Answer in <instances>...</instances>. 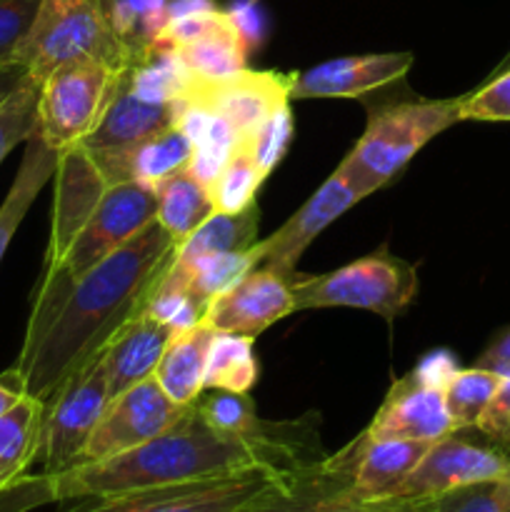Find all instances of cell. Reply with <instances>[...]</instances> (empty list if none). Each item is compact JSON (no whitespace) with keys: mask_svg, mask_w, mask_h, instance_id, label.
I'll return each mask as SVG.
<instances>
[{"mask_svg":"<svg viewBox=\"0 0 510 512\" xmlns=\"http://www.w3.org/2000/svg\"><path fill=\"white\" fill-rule=\"evenodd\" d=\"M175 240L153 220L130 243L60 290H35L23 348L10 380L48 400L60 385L100 360L110 340L153 300Z\"/></svg>","mask_w":510,"mask_h":512,"instance_id":"1","label":"cell"},{"mask_svg":"<svg viewBox=\"0 0 510 512\" xmlns=\"http://www.w3.org/2000/svg\"><path fill=\"white\" fill-rule=\"evenodd\" d=\"M315 418L298 423H265L255 435H228L210 428L190 405L183 418L158 438L98 463H80L53 475L58 503L128 490L163 488L195 480L228 478L265 468L298 475L313 468L325 453L320 450Z\"/></svg>","mask_w":510,"mask_h":512,"instance_id":"2","label":"cell"},{"mask_svg":"<svg viewBox=\"0 0 510 512\" xmlns=\"http://www.w3.org/2000/svg\"><path fill=\"white\" fill-rule=\"evenodd\" d=\"M145 58V43L120 0H40L15 55L35 83L78 60L135 68Z\"/></svg>","mask_w":510,"mask_h":512,"instance_id":"3","label":"cell"},{"mask_svg":"<svg viewBox=\"0 0 510 512\" xmlns=\"http://www.w3.org/2000/svg\"><path fill=\"white\" fill-rule=\"evenodd\" d=\"M463 98L403 100L373 110L365 133L340 160L338 170L368 195L393 183L405 165L435 138L460 123Z\"/></svg>","mask_w":510,"mask_h":512,"instance_id":"4","label":"cell"},{"mask_svg":"<svg viewBox=\"0 0 510 512\" xmlns=\"http://www.w3.org/2000/svg\"><path fill=\"white\" fill-rule=\"evenodd\" d=\"M298 310L355 308L370 310L388 323L410 308L418 295V270L380 248L333 273L290 275Z\"/></svg>","mask_w":510,"mask_h":512,"instance_id":"5","label":"cell"},{"mask_svg":"<svg viewBox=\"0 0 510 512\" xmlns=\"http://www.w3.org/2000/svg\"><path fill=\"white\" fill-rule=\"evenodd\" d=\"M133 68H118L105 60H78L53 70L40 83L38 135L55 150L80 145L123 85Z\"/></svg>","mask_w":510,"mask_h":512,"instance_id":"6","label":"cell"},{"mask_svg":"<svg viewBox=\"0 0 510 512\" xmlns=\"http://www.w3.org/2000/svg\"><path fill=\"white\" fill-rule=\"evenodd\" d=\"M293 475L255 468L228 478L93 495L63 512H250Z\"/></svg>","mask_w":510,"mask_h":512,"instance_id":"7","label":"cell"},{"mask_svg":"<svg viewBox=\"0 0 510 512\" xmlns=\"http://www.w3.org/2000/svg\"><path fill=\"white\" fill-rule=\"evenodd\" d=\"M155 215H158V193L153 188H145L135 180L110 183L63 260L43 270L38 290H60L75 283L100 260L143 233Z\"/></svg>","mask_w":510,"mask_h":512,"instance_id":"8","label":"cell"},{"mask_svg":"<svg viewBox=\"0 0 510 512\" xmlns=\"http://www.w3.org/2000/svg\"><path fill=\"white\" fill-rule=\"evenodd\" d=\"M110 403L108 380L100 360L65 380L45 400L43 438H40V473L60 475L75 468Z\"/></svg>","mask_w":510,"mask_h":512,"instance_id":"9","label":"cell"},{"mask_svg":"<svg viewBox=\"0 0 510 512\" xmlns=\"http://www.w3.org/2000/svg\"><path fill=\"white\" fill-rule=\"evenodd\" d=\"M188 408L173 403L155 378L125 390L123 395L108 403L103 418L95 425L85 445L80 463L108 460L158 438L165 430L173 428Z\"/></svg>","mask_w":510,"mask_h":512,"instance_id":"10","label":"cell"},{"mask_svg":"<svg viewBox=\"0 0 510 512\" xmlns=\"http://www.w3.org/2000/svg\"><path fill=\"white\" fill-rule=\"evenodd\" d=\"M290 75L275 70H240L213 83H188L178 105L200 108L225 120L240 140L250 138L265 120L290 105Z\"/></svg>","mask_w":510,"mask_h":512,"instance_id":"11","label":"cell"},{"mask_svg":"<svg viewBox=\"0 0 510 512\" xmlns=\"http://www.w3.org/2000/svg\"><path fill=\"white\" fill-rule=\"evenodd\" d=\"M503 478H510L508 450L498 445L470 443L450 433L430 445L413 473L398 485L393 498L433 500L463 485Z\"/></svg>","mask_w":510,"mask_h":512,"instance_id":"12","label":"cell"},{"mask_svg":"<svg viewBox=\"0 0 510 512\" xmlns=\"http://www.w3.org/2000/svg\"><path fill=\"white\" fill-rule=\"evenodd\" d=\"M363 198V190L335 168L333 175L305 200L303 208L295 210V215H290L270 238L253 245L255 263L280 275H293L295 263L308 250V245Z\"/></svg>","mask_w":510,"mask_h":512,"instance_id":"13","label":"cell"},{"mask_svg":"<svg viewBox=\"0 0 510 512\" xmlns=\"http://www.w3.org/2000/svg\"><path fill=\"white\" fill-rule=\"evenodd\" d=\"M293 313L295 295L290 275H280L265 265H258L228 290L215 295L200 320L208 323L215 333L245 335L255 340L270 325Z\"/></svg>","mask_w":510,"mask_h":512,"instance_id":"14","label":"cell"},{"mask_svg":"<svg viewBox=\"0 0 510 512\" xmlns=\"http://www.w3.org/2000/svg\"><path fill=\"white\" fill-rule=\"evenodd\" d=\"M348 473L323 458L293 475L250 512H428L430 500H358L345 493Z\"/></svg>","mask_w":510,"mask_h":512,"instance_id":"15","label":"cell"},{"mask_svg":"<svg viewBox=\"0 0 510 512\" xmlns=\"http://www.w3.org/2000/svg\"><path fill=\"white\" fill-rule=\"evenodd\" d=\"M55 198H53V228H50L48 250H45V268L60 263L75 235L83 230L100 198L108 190L110 180L95 163L93 155L83 145L63 150L55 170Z\"/></svg>","mask_w":510,"mask_h":512,"instance_id":"16","label":"cell"},{"mask_svg":"<svg viewBox=\"0 0 510 512\" xmlns=\"http://www.w3.org/2000/svg\"><path fill=\"white\" fill-rule=\"evenodd\" d=\"M260 208L248 205L240 213H213L193 230L183 243L175 245L173 260L160 278L153 295H185L195 270L225 253H243L258 243ZM188 298V295H185Z\"/></svg>","mask_w":510,"mask_h":512,"instance_id":"17","label":"cell"},{"mask_svg":"<svg viewBox=\"0 0 510 512\" xmlns=\"http://www.w3.org/2000/svg\"><path fill=\"white\" fill-rule=\"evenodd\" d=\"M413 53H368L325 60L303 73H290V98H360L403 78Z\"/></svg>","mask_w":510,"mask_h":512,"instance_id":"18","label":"cell"},{"mask_svg":"<svg viewBox=\"0 0 510 512\" xmlns=\"http://www.w3.org/2000/svg\"><path fill=\"white\" fill-rule=\"evenodd\" d=\"M455 433L453 418L445 405V390L428 388L413 373L395 380L388 398L363 430L370 440H423L438 443Z\"/></svg>","mask_w":510,"mask_h":512,"instance_id":"19","label":"cell"},{"mask_svg":"<svg viewBox=\"0 0 510 512\" xmlns=\"http://www.w3.org/2000/svg\"><path fill=\"white\" fill-rule=\"evenodd\" d=\"M433 443L423 440H370L363 433L340 455L350 468L345 493L358 500H388L415 470Z\"/></svg>","mask_w":510,"mask_h":512,"instance_id":"20","label":"cell"},{"mask_svg":"<svg viewBox=\"0 0 510 512\" xmlns=\"http://www.w3.org/2000/svg\"><path fill=\"white\" fill-rule=\"evenodd\" d=\"M170 335L173 330L163 320L155 318L148 308L135 315L123 330H118V335L100 355L110 400L155 378V368L163 358Z\"/></svg>","mask_w":510,"mask_h":512,"instance_id":"21","label":"cell"},{"mask_svg":"<svg viewBox=\"0 0 510 512\" xmlns=\"http://www.w3.org/2000/svg\"><path fill=\"white\" fill-rule=\"evenodd\" d=\"M193 150V140L175 123L163 133L150 135V138L140 140L130 148L93 155V160L100 165V170H103L110 183L135 180V183L153 188L158 193V188L170 175L188 168Z\"/></svg>","mask_w":510,"mask_h":512,"instance_id":"22","label":"cell"},{"mask_svg":"<svg viewBox=\"0 0 510 512\" xmlns=\"http://www.w3.org/2000/svg\"><path fill=\"white\" fill-rule=\"evenodd\" d=\"M128 75H125L123 85L115 93L113 103L108 105L100 123L95 125L93 133L80 143L90 155L130 148V145L140 143V140L150 138V135L163 133L170 125L178 123L175 103H150V100L138 98L130 90Z\"/></svg>","mask_w":510,"mask_h":512,"instance_id":"23","label":"cell"},{"mask_svg":"<svg viewBox=\"0 0 510 512\" xmlns=\"http://www.w3.org/2000/svg\"><path fill=\"white\" fill-rule=\"evenodd\" d=\"M188 73V83H213L245 68L248 40L235 13L220 10L218 18L188 43L168 50Z\"/></svg>","mask_w":510,"mask_h":512,"instance_id":"24","label":"cell"},{"mask_svg":"<svg viewBox=\"0 0 510 512\" xmlns=\"http://www.w3.org/2000/svg\"><path fill=\"white\" fill-rule=\"evenodd\" d=\"M215 330L208 323H195L170 335L165 353L155 368V380L173 403L193 405L205 390V365Z\"/></svg>","mask_w":510,"mask_h":512,"instance_id":"25","label":"cell"},{"mask_svg":"<svg viewBox=\"0 0 510 512\" xmlns=\"http://www.w3.org/2000/svg\"><path fill=\"white\" fill-rule=\"evenodd\" d=\"M60 153H55L48 143L35 130L28 140H25V153L20 160V168L15 173L13 185H10L8 195H5L3 205H0V263H3L5 253H8L10 243H13L15 233H18L20 223L28 215L30 205L40 195L50 178L58 170Z\"/></svg>","mask_w":510,"mask_h":512,"instance_id":"26","label":"cell"},{"mask_svg":"<svg viewBox=\"0 0 510 512\" xmlns=\"http://www.w3.org/2000/svg\"><path fill=\"white\" fill-rule=\"evenodd\" d=\"M45 400L25 393L13 408L0 415V488L18 483L30 473L40 455Z\"/></svg>","mask_w":510,"mask_h":512,"instance_id":"27","label":"cell"},{"mask_svg":"<svg viewBox=\"0 0 510 512\" xmlns=\"http://www.w3.org/2000/svg\"><path fill=\"white\" fill-rule=\"evenodd\" d=\"M215 213L208 188L188 168L170 175L158 188V220L175 245L183 243L198 225Z\"/></svg>","mask_w":510,"mask_h":512,"instance_id":"28","label":"cell"},{"mask_svg":"<svg viewBox=\"0 0 510 512\" xmlns=\"http://www.w3.org/2000/svg\"><path fill=\"white\" fill-rule=\"evenodd\" d=\"M258 380V360L253 338L233 333H215L205 365V390L250 393Z\"/></svg>","mask_w":510,"mask_h":512,"instance_id":"29","label":"cell"},{"mask_svg":"<svg viewBox=\"0 0 510 512\" xmlns=\"http://www.w3.org/2000/svg\"><path fill=\"white\" fill-rule=\"evenodd\" d=\"M263 180V173L255 165L248 145L240 140L238 148L233 150L228 163L223 165L218 178L208 188L215 213H240L248 205H253L255 193L263 185Z\"/></svg>","mask_w":510,"mask_h":512,"instance_id":"30","label":"cell"},{"mask_svg":"<svg viewBox=\"0 0 510 512\" xmlns=\"http://www.w3.org/2000/svg\"><path fill=\"white\" fill-rule=\"evenodd\" d=\"M498 383V375L478 368V365L468 370H458L453 375V380L445 388V405H448V413L453 418L455 433L475 428L480 413L485 410L488 400L493 398Z\"/></svg>","mask_w":510,"mask_h":512,"instance_id":"31","label":"cell"},{"mask_svg":"<svg viewBox=\"0 0 510 512\" xmlns=\"http://www.w3.org/2000/svg\"><path fill=\"white\" fill-rule=\"evenodd\" d=\"M195 410L210 428L228 435H255L263 430V420L255 413V405L248 393H225V390H208L195 400Z\"/></svg>","mask_w":510,"mask_h":512,"instance_id":"32","label":"cell"},{"mask_svg":"<svg viewBox=\"0 0 510 512\" xmlns=\"http://www.w3.org/2000/svg\"><path fill=\"white\" fill-rule=\"evenodd\" d=\"M253 268H258L253 248L243 250V253L218 255V258L208 260V263H203L195 270L185 295H188V300L200 310V313H205V308H208V303L215 295H220L223 290H228L230 285L238 283V280L243 278V275H248Z\"/></svg>","mask_w":510,"mask_h":512,"instance_id":"33","label":"cell"},{"mask_svg":"<svg viewBox=\"0 0 510 512\" xmlns=\"http://www.w3.org/2000/svg\"><path fill=\"white\" fill-rule=\"evenodd\" d=\"M38 95L40 83L28 78L0 105V163L38 130Z\"/></svg>","mask_w":510,"mask_h":512,"instance_id":"34","label":"cell"},{"mask_svg":"<svg viewBox=\"0 0 510 512\" xmlns=\"http://www.w3.org/2000/svg\"><path fill=\"white\" fill-rule=\"evenodd\" d=\"M428 512H510V478L450 490L430 500Z\"/></svg>","mask_w":510,"mask_h":512,"instance_id":"35","label":"cell"},{"mask_svg":"<svg viewBox=\"0 0 510 512\" xmlns=\"http://www.w3.org/2000/svg\"><path fill=\"white\" fill-rule=\"evenodd\" d=\"M290 140H293V115H290V105H283L278 113L270 115L243 143L248 145L250 155H253L255 165L263 173V178H268L275 165L283 160Z\"/></svg>","mask_w":510,"mask_h":512,"instance_id":"36","label":"cell"},{"mask_svg":"<svg viewBox=\"0 0 510 512\" xmlns=\"http://www.w3.org/2000/svg\"><path fill=\"white\" fill-rule=\"evenodd\" d=\"M460 120L478 123H510V68L490 75L488 83L475 93L463 95Z\"/></svg>","mask_w":510,"mask_h":512,"instance_id":"37","label":"cell"},{"mask_svg":"<svg viewBox=\"0 0 510 512\" xmlns=\"http://www.w3.org/2000/svg\"><path fill=\"white\" fill-rule=\"evenodd\" d=\"M38 8L40 0H0V63H13Z\"/></svg>","mask_w":510,"mask_h":512,"instance_id":"38","label":"cell"},{"mask_svg":"<svg viewBox=\"0 0 510 512\" xmlns=\"http://www.w3.org/2000/svg\"><path fill=\"white\" fill-rule=\"evenodd\" d=\"M50 503H58L53 475L28 473L18 483L0 488V512H30Z\"/></svg>","mask_w":510,"mask_h":512,"instance_id":"39","label":"cell"},{"mask_svg":"<svg viewBox=\"0 0 510 512\" xmlns=\"http://www.w3.org/2000/svg\"><path fill=\"white\" fill-rule=\"evenodd\" d=\"M475 430L498 448L510 450V378H500L493 398L475 423Z\"/></svg>","mask_w":510,"mask_h":512,"instance_id":"40","label":"cell"},{"mask_svg":"<svg viewBox=\"0 0 510 512\" xmlns=\"http://www.w3.org/2000/svg\"><path fill=\"white\" fill-rule=\"evenodd\" d=\"M458 370V360H455L453 353H448V350H433V353H428L415 365L413 375L420 383L428 385V388L445 390Z\"/></svg>","mask_w":510,"mask_h":512,"instance_id":"41","label":"cell"},{"mask_svg":"<svg viewBox=\"0 0 510 512\" xmlns=\"http://www.w3.org/2000/svg\"><path fill=\"white\" fill-rule=\"evenodd\" d=\"M475 365L490 370L498 378H510V328H505L503 333H498V338H493V343L480 353Z\"/></svg>","mask_w":510,"mask_h":512,"instance_id":"42","label":"cell"},{"mask_svg":"<svg viewBox=\"0 0 510 512\" xmlns=\"http://www.w3.org/2000/svg\"><path fill=\"white\" fill-rule=\"evenodd\" d=\"M28 70L23 63L13 60V63H0V105L28 80Z\"/></svg>","mask_w":510,"mask_h":512,"instance_id":"43","label":"cell"},{"mask_svg":"<svg viewBox=\"0 0 510 512\" xmlns=\"http://www.w3.org/2000/svg\"><path fill=\"white\" fill-rule=\"evenodd\" d=\"M23 390L18 388V385L13 383V380L8 378V375H0V415L8 413L10 408H13L15 403H18L20 398H23Z\"/></svg>","mask_w":510,"mask_h":512,"instance_id":"44","label":"cell"},{"mask_svg":"<svg viewBox=\"0 0 510 512\" xmlns=\"http://www.w3.org/2000/svg\"><path fill=\"white\" fill-rule=\"evenodd\" d=\"M505 68H510V50H508V53L503 55V60H500V63L495 65V70H493V73H498V70H505Z\"/></svg>","mask_w":510,"mask_h":512,"instance_id":"45","label":"cell"},{"mask_svg":"<svg viewBox=\"0 0 510 512\" xmlns=\"http://www.w3.org/2000/svg\"><path fill=\"white\" fill-rule=\"evenodd\" d=\"M253 3H258V0H253Z\"/></svg>","mask_w":510,"mask_h":512,"instance_id":"46","label":"cell"}]
</instances>
